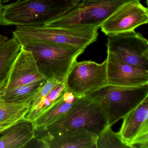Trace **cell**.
<instances>
[{
  "instance_id": "1",
  "label": "cell",
  "mask_w": 148,
  "mask_h": 148,
  "mask_svg": "<svg viewBox=\"0 0 148 148\" xmlns=\"http://www.w3.org/2000/svg\"><path fill=\"white\" fill-rule=\"evenodd\" d=\"M73 0H17L3 5L0 25L44 26L68 12L75 5Z\"/></svg>"
},
{
  "instance_id": "2",
  "label": "cell",
  "mask_w": 148,
  "mask_h": 148,
  "mask_svg": "<svg viewBox=\"0 0 148 148\" xmlns=\"http://www.w3.org/2000/svg\"><path fill=\"white\" fill-rule=\"evenodd\" d=\"M98 29L94 27L80 26H17L12 34L21 45L30 40H36L85 49L97 40Z\"/></svg>"
},
{
  "instance_id": "3",
  "label": "cell",
  "mask_w": 148,
  "mask_h": 148,
  "mask_svg": "<svg viewBox=\"0 0 148 148\" xmlns=\"http://www.w3.org/2000/svg\"><path fill=\"white\" fill-rule=\"evenodd\" d=\"M108 126V119L100 103L86 94L63 116L43 128L35 130L34 138L68 129H83L99 136Z\"/></svg>"
},
{
  "instance_id": "4",
  "label": "cell",
  "mask_w": 148,
  "mask_h": 148,
  "mask_svg": "<svg viewBox=\"0 0 148 148\" xmlns=\"http://www.w3.org/2000/svg\"><path fill=\"white\" fill-rule=\"evenodd\" d=\"M33 54L40 72L46 79L55 78L64 83L73 63L85 49L53 43L30 40L21 45Z\"/></svg>"
},
{
  "instance_id": "5",
  "label": "cell",
  "mask_w": 148,
  "mask_h": 148,
  "mask_svg": "<svg viewBox=\"0 0 148 148\" xmlns=\"http://www.w3.org/2000/svg\"><path fill=\"white\" fill-rule=\"evenodd\" d=\"M86 94L101 104L107 115L108 126L111 127L148 96V84L134 86L107 84Z\"/></svg>"
},
{
  "instance_id": "6",
  "label": "cell",
  "mask_w": 148,
  "mask_h": 148,
  "mask_svg": "<svg viewBox=\"0 0 148 148\" xmlns=\"http://www.w3.org/2000/svg\"><path fill=\"white\" fill-rule=\"evenodd\" d=\"M134 0H82L68 12L45 26L66 27L71 26L99 28L121 6Z\"/></svg>"
},
{
  "instance_id": "7",
  "label": "cell",
  "mask_w": 148,
  "mask_h": 148,
  "mask_svg": "<svg viewBox=\"0 0 148 148\" xmlns=\"http://www.w3.org/2000/svg\"><path fill=\"white\" fill-rule=\"evenodd\" d=\"M106 64V59L101 64L75 60L64 82L66 90L77 96H84L108 84Z\"/></svg>"
},
{
  "instance_id": "8",
  "label": "cell",
  "mask_w": 148,
  "mask_h": 148,
  "mask_svg": "<svg viewBox=\"0 0 148 148\" xmlns=\"http://www.w3.org/2000/svg\"><path fill=\"white\" fill-rule=\"evenodd\" d=\"M107 47V52L122 61L148 71V41L140 33L108 35Z\"/></svg>"
},
{
  "instance_id": "9",
  "label": "cell",
  "mask_w": 148,
  "mask_h": 148,
  "mask_svg": "<svg viewBox=\"0 0 148 148\" xmlns=\"http://www.w3.org/2000/svg\"><path fill=\"white\" fill-rule=\"evenodd\" d=\"M148 22V9L140 2L134 0L121 6L100 26L105 35L135 31L137 27Z\"/></svg>"
},
{
  "instance_id": "10",
  "label": "cell",
  "mask_w": 148,
  "mask_h": 148,
  "mask_svg": "<svg viewBox=\"0 0 148 148\" xmlns=\"http://www.w3.org/2000/svg\"><path fill=\"white\" fill-rule=\"evenodd\" d=\"M123 119L119 133L132 148H148V96Z\"/></svg>"
},
{
  "instance_id": "11",
  "label": "cell",
  "mask_w": 148,
  "mask_h": 148,
  "mask_svg": "<svg viewBox=\"0 0 148 148\" xmlns=\"http://www.w3.org/2000/svg\"><path fill=\"white\" fill-rule=\"evenodd\" d=\"M97 135L83 129L60 130L34 138L43 148H96Z\"/></svg>"
},
{
  "instance_id": "12",
  "label": "cell",
  "mask_w": 148,
  "mask_h": 148,
  "mask_svg": "<svg viewBox=\"0 0 148 148\" xmlns=\"http://www.w3.org/2000/svg\"><path fill=\"white\" fill-rule=\"evenodd\" d=\"M108 84L134 86L148 84V71L129 64L107 52Z\"/></svg>"
},
{
  "instance_id": "13",
  "label": "cell",
  "mask_w": 148,
  "mask_h": 148,
  "mask_svg": "<svg viewBox=\"0 0 148 148\" xmlns=\"http://www.w3.org/2000/svg\"><path fill=\"white\" fill-rule=\"evenodd\" d=\"M36 60L30 51L22 48L12 66L6 84L1 93L31 83L44 79Z\"/></svg>"
},
{
  "instance_id": "14",
  "label": "cell",
  "mask_w": 148,
  "mask_h": 148,
  "mask_svg": "<svg viewBox=\"0 0 148 148\" xmlns=\"http://www.w3.org/2000/svg\"><path fill=\"white\" fill-rule=\"evenodd\" d=\"M35 128L33 121L25 118L7 129L0 136V148H23L32 141Z\"/></svg>"
},
{
  "instance_id": "15",
  "label": "cell",
  "mask_w": 148,
  "mask_h": 148,
  "mask_svg": "<svg viewBox=\"0 0 148 148\" xmlns=\"http://www.w3.org/2000/svg\"><path fill=\"white\" fill-rule=\"evenodd\" d=\"M85 95L77 96L66 89L46 111L33 121L35 130L45 127L63 116Z\"/></svg>"
},
{
  "instance_id": "16",
  "label": "cell",
  "mask_w": 148,
  "mask_h": 148,
  "mask_svg": "<svg viewBox=\"0 0 148 148\" xmlns=\"http://www.w3.org/2000/svg\"><path fill=\"white\" fill-rule=\"evenodd\" d=\"M21 48V44L13 37L0 44V91L6 84L12 66Z\"/></svg>"
},
{
  "instance_id": "17",
  "label": "cell",
  "mask_w": 148,
  "mask_h": 148,
  "mask_svg": "<svg viewBox=\"0 0 148 148\" xmlns=\"http://www.w3.org/2000/svg\"><path fill=\"white\" fill-rule=\"evenodd\" d=\"M29 104H16L0 102V134L18 121L25 118Z\"/></svg>"
},
{
  "instance_id": "18",
  "label": "cell",
  "mask_w": 148,
  "mask_h": 148,
  "mask_svg": "<svg viewBox=\"0 0 148 148\" xmlns=\"http://www.w3.org/2000/svg\"><path fill=\"white\" fill-rule=\"evenodd\" d=\"M45 79L18 86L4 93L1 98L6 103L16 104H31L32 99Z\"/></svg>"
},
{
  "instance_id": "19",
  "label": "cell",
  "mask_w": 148,
  "mask_h": 148,
  "mask_svg": "<svg viewBox=\"0 0 148 148\" xmlns=\"http://www.w3.org/2000/svg\"><path fill=\"white\" fill-rule=\"evenodd\" d=\"M66 90L64 83H60L55 86L47 95L42 98L38 103L28 110L25 119L33 122L37 117L43 114Z\"/></svg>"
},
{
  "instance_id": "20",
  "label": "cell",
  "mask_w": 148,
  "mask_h": 148,
  "mask_svg": "<svg viewBox=\"0 0 148 148\" xmlns=\"http://www.w3.org/2000/svg\"><path fill=\"white\" fill-rule=\"evenodd\" d=\"M96 148H132L127 144L119 132H115L111 127L106 128L97 136Z\"/></svg>"
},
{
  "instance_id": "21",
  "label": "cell",
  "mask_w": 148,
  "mask_h": 148,
  "mask_svg": "<svg viewBox=\"0 0 148 148\" xmlns=\"http://www.w3.org/2000/svg\"><path fill=\"white\" fill-rule=\"evenodd\" d=\"M60 82L55 78L46 79L44 84L40 87L32 99L30 104V109L34 108L45 96L47 95L55 86L60 84Z\"/></svg>"
},
{
  "instance_id": "22",
  "label": "cell",
  "mask_w": 148,
  "mask_h": 148,
  "mask_svg": "<svg viewBox=\"0 0 148 148\" xmlns=\"http://www.w3.org/2000/svg\"><path fill=\"white\" fill-rule=\"evenodd\" d=\"M8 39V38L7 36L0 34V44L7 40Z\"/></svg>"
},
{
  "instance_id": "23",
  "label": "cell",
  "mask_w": 148,
  "mask_h": 148,
  "mask_svg": "<svg viewBox=\"0 0 148 148\" xmlns=\"http://www.w3.org/2000/svg\"><path fill=\"white\" fill-rule=\"evenodd\" d=\"M3 6V5H2V0H0V20H1V17Z\"/></svg>"
},
{
  "instance_id": "24",
  "label": "cell",
  "mask_w": 148,
  "mask_h": 148,
  "mask_svg": "<svg viewBox=\"0 0 148 148\" xmlns=\"http://www.w3.org/2000/svg\"><path fill=\"white\" fill-rule=\"evenodd\" d=\"M73 2H74L75 4H77V3H78V2H79V1H81L82 0H73Z\"/></svg>"
},
{
  "instance_id": "25",
  "label": "cell",
  "mask_w": 148,
  "mask_h": 148,
  "mask_svg": "<svg viewBox=\"0 0 148 148\" xmlns=\"http://www.w3.org/2000/svg\"><path fill=\"white\" fill-rule=\"evenodd\" d=\"M10 1H11V0H2V2H3V3H6V2H8Z\"/></svg>"
},
{
  "instance_id": "26",
  "label": "cell",
  "mask_w": 148,
  "mask_h": 148,
  "mask_svg": "<svg viewBox=\"0 0 148 148\" xmlns=\"http://www.w3.org/2000/svg\"><path fill=\"white\" fill-rule=\"evenodd\" d=\"M2 101H3V99L1 98V92H0V102H2Z\"/></svg>"
},
{
  "instance_id": "27",
  "label": "cell",
  "mask_w": 148,
  "mask_h": 148,
  "mask_svg": "<svg viewBox=\"0 0 148 148\" xmlns=\"http://www.w3.org/2000/svg\"><path fill=\"white\" fill-rule=\"evenodd\" d=\"M1 134H0V136H1Z\"/></svg>"
}]
</instances>
